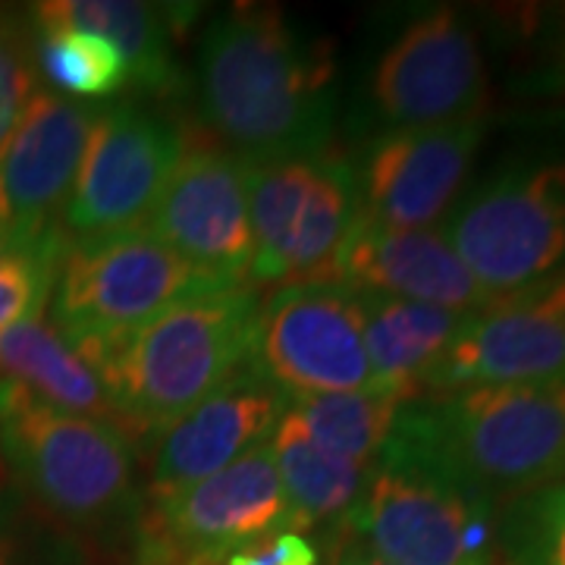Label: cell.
<instances>
[{
	"label": "cell",
	"instance_id": "cell-1",
	"mask_svg": "<svg viewBox=\"0 0 565 565\" xmlns=\"http://www.w3.org/2000/svg\"><path fill=\"white\" fill-rule=\"evenodd\" d=\"M337 63L277 7L236 3L207 25L199 54L204 120L252 163L315 158L333 129Z\"/></svg>",
	"mask_w": 565,
	"mask_h": 565
},
{
	"label": "cell",
	"instance_id": "cell-10",
	"mask_svg": "<svg viewBox=\"0 0 565 565\" xmlns=\"http://www.w3.org/2000/svg\"><path fill=\"white\" fill-rule=\"evenodd\" d=\"M182 158L180 132L139 107L98 110L88 148L61 211L66 243H95L145 230Z\"/></svg>",
	"mask_w": 565,
	"mask_h": 565
},
{
	"label": "cell",
	"instance_id": "cell-32",
	"mask_svg": "<svg viewBox=\"0 0 565 565\" xmlns=\"http://www.w3.org/2000/svg\"><path fill=\"white\" fill-rule=\"evenodd\" d=\"M0 565H25L20 541L13 534V527L7 525V515L3 512H0Z\"/></svg>",
	"mask_w": 565,
	"mask_h": 565
},
{
	"label": "cell",
	"instance_id": "cell-25",
	"mask_svg": "<svg viewBox=\"0 0 565 565\" xmlns=\"http://www.w3.org/2000/svg\"><path fill=\"white\" fill-rule=\"evenodd\" d=\"M35 66L63 95L107 98L129 85V70L110 41L76 29H39Z\"/></svg>",
	"mask_w": 565,
	"mask_h": 565
},
{
	"label": "cell",
	"instance_id": "cell-34",
	"mask_svg": "<svg viewBox=\"0 0 565 565\" xmlns=\"http://www.w3.org/2000/svg\"><path fill=\"white\" fill-rule=\"evenodd\" d=\"M226 565H264V563L258 559V556H255V553H252V550H243V553L230 556V559H226Z\"/></svg>",
	"mask_w": 565,
	"mask_h": 565
},
{
	"label": "cell",
	"instance_id": "cell-13",
	"mask_svg": "<svg viewBox=\"0 0 565 565\" xmlns=\"http://www.w3.org/2000/svg\"><path fill=\"white\" fill-rule=\"evenodd\" d=\"M484 139V120L393 129L359 180L362 217L390 230H434L452 207Z\"/></svg>",
	"mask_w": 565,
	"mask_h": 565
},
{
	"label": "cell",
	"instance_id": "cell-28",
	"mask_svg": "<svg viewBox=\"0 0 565 565\" xmlns=\"http://www.w3.org/2000/svg\"><path fill=\"white\" fill-rule=\"evenodd\" d=\"M39 92L35 39L20 17L0 10V151L7 148Z\"/></svg>",
	"mask_w": 565,
	"mask_h": 565
},
{
	"label": "cell",
	"instance_id": "cell-3",
	"mask_svg": "<svg viewBox=\"0 0 565 565\" xmlns=\"http://www.w3.org/2000/svg\"><path fill=\"white\" fill-rule=\"evenodd\" d=\"M258 311L252 286L204 289L82 355L98 371L126 434H161L252 362Z\"/></svg>",
	"mask_w": 565,
	"mask_h": 565
},
{
	"label": "cell",
	"instance_id": "cell-17",
	"mask_svg": "<svg viewBox=\"0 0 565 565\" xmlns=\"http://www.w3.org/2000/svg\"><path fill=\"white\" fill-rule=\"evenodd\" d=\"M333 282L352 292L396 296L462 315L500 305L465 270L444 230H390L364 221L362 211L340 248Z\"/></svg>",
	"mask_w": 565,
	"mask_h": 565
},
{
	"label": "cell",
	"instance_id": "cell-33",
	"mask_svg": "<svg viewBox=\"0 0 565 565\" xmlns=\"http://www.w3.org/2000/svg\"><path fill=\"white\" fill-rule=\"evenodd\" d=\"M337 565H393L386 563V559H381V556H374L371 550H364L362 544H352L349 550H345L343 556L337 559Z\"/></svg>",
	"mask_w": 565,
	"mask_h": 565
},
{
	"label": "cell",
	"instance_id": "cell-35",
	"mask_svg": "<svg viewBox=\"0 0 565 565\" xmlns=\"http://www.w3.org/2000/svg\"><path fill=\"white\" fill-rule=\"evenodd\" d=\"M497 565H512V563H505V559H503V556H500V563H497Z\"/></svg>",
	"mask_w": 565,
	"mask_h": 565
},
{
	"label": "cell",
	"instance_id": "cell-24",
	"mask_svg": "<svg viewBox=\"0 0 565 565\" xmlns=\"http://www.w3.org/2000/svg\"><path fill=\"white\" fill-rule=\"evenodd\" d=\"M405 399L393 393H330L286 399V415L327 452L359 465H377Z\"/></svg>",
	"mask_w": 565,
	"mask_h": 565
},
{
	"label": "cell",
	"instance_id": "cell-21",
	"mask_svg": "<svg viewBox=\"0 0 565 565\" xmlns=\"http://www.w3.org/2000/svg\"><path fill=\"white\" fill-rule=\"evenodd\" d=\"M267 446L289 503V531L345 522L362 503L374 465L349 462L327 452L286 412Z\"/></svg>",
	"mask_w": 565,
	"mask_h": 565
},
{
	"label": "cell",
	"instance_id": "cell-14",
	"mask_svg": "<svg viewBox=\"0 0 565 565\" xmlns=\"http://www.w3.org/2000/svg\"><path fill=\"white\" fill-rule=\"evenodd\" d=\"M98 110L39 92L0 151V230L41 239L61 230L57 211L73 192Z\"/></svg>",
	"mask_w": 565,
	"mask_h": 565
},
{
	"label": "cell",
	"instance_id": "cell-15",
	"mask_svg": "<svg viewBox=\"0 0 565 565\" xmlns=\"http://www.w3.org/2000/svg\"><path fill=\"white\" fill-rule=\"evenodd\" d=\"M286 396L245 364L207 399L161 430L148 465L145 500H163L223 471L248 449L270 440Z\"/></svg>",
	"mask_w": 565,
	"mask_h": 565
},
{
	"label": "cell",
	"instance_id": "cell-4",
	"mask_svg": "<svg viewBox=\"0 0 565 565\" xmlns=\"http://www.w3.org/2000/svg\"><path fill=\"white\" fill-rule=\"evenodd\" d=\"M0 452L51 515L102 527L136 503V459L114 424L41 403L0 381Z\"/></svg>",
	"mask_w": 565,
	"mask_h": 565
},
{
	"label": "cell",
	"instance_id": "cell-12",
	"mask_svg": "<svg viewBox=\"0 0 565 565\" xmlns=\"http://www.w3.org/2000/svg\"><path fill=\"white\" fill-rule=\"evenodd\" d=\"M252 161L202 148L182 154L145 230L221 286H248Z\"/></svg>",
	"mask_w": 565,
	"mask_h": 565
},
{
	"label": "cell",
	"instance_id": "cell-16",
	"mask_svg": "<svg viewBox=\"0 0 565 565\" xmlns=\"http://www.w3.org/2000/svg\"><path fill=\"white\" fill-rule=\"evenodd\" d=\"M556 381H565V318L525 299H509L462 323L449 349L424 374L422 393L440 396L471 386Z\"/></svg>",
	"mask_w": 565,
	"mask_h": 565
},
{
	"label": "cell",
	"instance_id": "cell-6",
	"mask_svg": "<svg viewBox=\"0 0 565 565\" xmlns=\"http://www.w3.org/2000/svg\"><path fill=\"white\" fill-rule=\"evenodd\" d=\"M444 236L493 302L522 299L565 258V161L500 173L452 211Z\"/></svg>",
	"mask_w": 565,
	"mask_h": 565
},
{
	"label": "cell",
	"instance_id": "cell-18",
	"mask_svg": "<svg viewBox=\"0 0 565 565\" xmlns=\"http://www.w3.org/2000/svg\"><path fill=\"white\" fill-rule=\"evenodd\" d=\"M0 381L20 386L41 403L114 424L126 434V424L110 403L98 371L47 318V308L32 311L0 333Z\"/></svg>",
	"mask_w": 565,
	"mask_h": 565
},
{
	"label": "cell",
	"instance_id": "cell-11",
	"mask_svg": "<svg viewBox=\"0 0 565 565\" xmlns=\"http://www.w3.org/2000/svg\"><path fill=\"white\" fill-rule=\"evenodd\" d=\"M371 102L393 129L481 120L487 63L471 22L452 7L408 22L371 73Z\"/></svg>",
	"mask_w": 565,
	"mask_h": 565
},
{
	"label": "cell",
	"instance_id": "cell-8",
	"mask_svg": "<svg viewBox=\"0 0 565 565\" xmlns=\"http://www.w3.org/2000/svg\"><path fill=\"white\" fill-rule=\"evenodd\" d=\"M282 527L289 503L274 452L262 444L199 484L148 500L136 522L132 565H226Z\"/></svg>",
	"mask_w": 565,
	"mask_h": 565
},
{
	"label": "cell",
	"instance_id": "cell-19",
	"mask_svg": "<svg viewBox=\"0 0 565 565\" xmlns=\"http://www.w3.org/2000/svg\"><path fill=\"white\" fill-rule=\"evenodd\" d=\"M39 29H76L110 41L126 61L129 85L141 92H173L180 70L173 63V35L180 7L139 0H47L32 10Z\"/></svg>",
	"mask_w": 565,
	"mask_h": 565
},
{
	"label": "cell",
	"instance_id": "cell-9",
	"mask_svg": "<svg viewBox=\"0 0 565 565\" xmlns=\"http://www.w3.org/2000/svg\"><path fill=\"white\" fill-rule=\"evenodd\" d=\"M248 364L286 399L381 393L364 349L362 305L340 282L280 286L258 311Z\"/></svg>",
	"mask_w": 565,
	"mask_h": 565
},
{
	"label": "cell",
	"instance_id": "cell-7",
	"mask_svg": "<svg viewBox=\"0 0 565 565\" xmlns=\"http://www.w3.org/2000/svg\"><path fill=\"white\" fill-rule=\"evenodd\" d=\"M343 525L393 565H497L503 556L497 505L386 456Z\"/></svg>",
	"mask_w": 565,
	"mask_h": 565
},
{
	"label": "cell",
	"instance_id": "cell-29",
	"mask_svg": "<svg viewBox=\"0 0 565 565\" xmlns=\"http://www.w3.org/2000/svg\"><path fill=\"white\" fill-rule=\"evenodd\" d=\"M252 553L264 565H321L318 546L311 544L305 534L289 531V527H282L277 534L264 537L262 544L252 546Z\"/></svg>",
	"mask_w": 565,
	"mask_h": 565
},
{
	"label": "cell",
	"instance_id": "cell-26",
	"mask_svg": "<svg viewBox=\"0 0 565 565\" xmlns=\"http://www.w3.org/2000/svg\"><path fill=\"white\" fill-rule=\"evenodd\" d=\"M66 245L63 230L41 239H17L0 230V333L51 305Z\"/></svg>",
	"mask_w": 565,
	"mask_h": 565
},
{
	"label": "cell",
	"instance_id": "cell-30",
	"mask_svg": "<svg viewBox=\"0 0 565 565\" xmlns=\"http://www.w3.org/2000/svg\"><path fill=\"white\" fill-rule=\"evenodd\" d=\"M550 85L565 92V7H559L556 22V41H553V63H550Z\"/></svg>",
	"mask_w": 565,
	"mask_h": 565
},
{
	"label": "cell",
	"instance_id": "cell-2",
	"mask_svg": "<svg viewBox=\"0 0 565 565\" xmlns=\"http://www.w3.org/2000/svg\"><path fill=\"white\" fill-rule=\"evenodd\" d=\"M384 456L497 509L512 505L565 481V381L471 386L405 403Z\"/></svg>",
	"mask_w": 565,
	"mask_h": 565
},
{
	"label": "cell",
	"instance_id": "cell-31",
	"mask_svg": "<svg viewBox=\"0 0 565 565\" xmlns=\"http://www.w3.org/2000/svg\"><path fill=\"white\" fill-rule=\"evenodd\" d=\"M522 299H525V296H522ZM525 302H531L534 308H541V311H550V315L565 318V277H559V280L553 282L550 289H544L541 296H531Z\"/></svg>",
	"mask_w": 565,
	"mask_h": 565
},
{
	"label": "cell",
	"instance_id": "cell-23",
	"mask_svg": "<svg viewBox=\"0 0 565 565\" xmlns=\"http://www.w3.org/2000/svg\"><path fill=\"white\" fill-rule=\"evenodd\" d=\"M315 158L252 163L248 180V221H252V267L248 286L282 282L296 239L299 214L315 180Z\"/></svg>",
	"mask_w": 565,
	"mask_h": 565
},
{
	"label": "cell",
	"instance_id": "cell-22",
	"mask_svg": "<svg viewBox=\"0 0 565 565\" xmlns=\"http://www.w3.org/2000/svg\"><path fill=\"white\" fill-rule=\"evenodd\" d=\"M359 211H362V202H359L355 163L343 154L321 151L280 286L333 282L340 248H343Z\"/></svg>",
	"mask_w": 565,
	"mask_h": 565
},
{
	"label": "cell",
	"instance_id": "cell-27",
	"mask_svg": "<svg viewBox=\"0 0 565 565\" xmlns=\"http://www.w3.org/2000/svg\"><path fill=\"white\" fill-rule=\"evenodd\" d=\"M500 553L512 565H565V481L505 509Z\"/></svg>",
	"mask_w": 565,
	"mask_h": 565
},
{
	"label": "cell",
	"instance_id": "cell-20",
	"mask_svg": "<svg viewBox=\"0 0 565 565\" xmlns=\"http://www.w3.org/2000/svg\"><path fill=\"white\" fill-rule=\"evenodd\" d=\"M362 305L364 349L381 393L405 403L422 393L424 374L444 355L471 315L396 296L355 292Z\"/></svg>",
	"mask_w": 565,
	"mask_h": 565
},
{
	"label": "cell",
	"instance_id": "cell-5",
	"mask_svg": "<svg viewBox=\"0 0 565 565\" xmlns=\"http://www.w3.org/2000/svg\"><path fill=\"white\" fill-rule=\"evenodd\" d=\"M204 289L226 286L182 262L148 230H132L66 245L51 292V321L79 352H92Z\"/></svg>",
	"mask_w": 565,
	"mask_h": 565
}]
</instances>
